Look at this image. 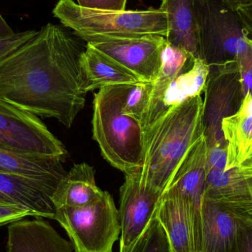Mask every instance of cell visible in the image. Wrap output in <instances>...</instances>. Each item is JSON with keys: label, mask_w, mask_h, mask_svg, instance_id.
Segmentation results:
<instances>
[{"label": "cell", "mask_w": 252, "mask_h": 252, "mask_svg": "<svg viewBox=\"0 0 252 252\" xmlns=\"http://www.w3.org/2000/svg\"><path fill=\"white\" fill-rule=\"evenodd\" d=\"M156 219L164 230L170 252H194L186 204L176 187L169 186L161 195Z\"/></svg>", "instance_id": "cell-15"}, {"label": "cell", "mask_w": 252, "mask_h": 252, "mask_svg": "<svg viewBox=\"0 0 252 252\" xmlns=\"http://www.w3.org/2000/svg\"><path fill=\"white\" fill-rule=\"evenodd\" d=\"M27 217L38 218V215L19 204L0 203V226L22 220Z\"/></svg>", "instance_id": "cell-28"}, {"label": "cell", "mask_w": 252, "mask_h": 252, "mask_svg": "<svg viewBox=\"0 0 252 252\" xmlns=\"http://www.w3.org/2000/svg\"><path fill=\"white\" fill-rule=\"evenodd\" d=\"M86 93L97 89L143 82L135 74L87 44L81 59Z\"/></svg>", "instance_id": "cell-16"}, {"label": "cell", "mask_w": 252, "mask_h": 252, "mask_svg": "<svg viewBox=\"0 0 252 252\" xmlns=\"http://www.w3.org/2000/svg\"><path fill=\"white\" fill-rule=\"evenodd\" d=\"M230 7L238 10L239 7L252 6V0H223Z\"/></svg>", "instance_id": "cell-34"}, {"label": "cell", "mask_w": 252, "mask_h": 252, "mask_svg": "<svg viewBox=\"0 0 252 252\" xmlns=\"http://www.w3.org/2000/svg\"><path fill=\"white\" fill-rule=\"evenodd\" d=\"M203 100V129L207 147H226L221 124L236 114L244 101V87L236 61L211 68Z\"/></svg>", "instance_id": "cell-7"}, {"label": "cell", "mask_w": 252, "mask_h": 252, "mask_svg": "<svg viewBox=\"0 0 252 252\" xmlns=\"http://www.w3.org/2000/svg\"><path fill=\"white\" fill-rule=\"evenodd\" d=\"M128 87H105L95 93L92 121L93 138L102 155L125 174L141 168L145 148V133L140 122L123 112Z\"/></svg>", "instance_id": "cell-3"}, {"label": "cell", "mask_w": 252, "mask_h": 252, "mask_svg": "<svg viewBox=\"0 0 252 252\" xmlns=\"http://www.w3.org/2000/svg\"><path fill=\"white\" fill-rule=\"evenodd\" d=\"M85 48L60 25L47 24L0 62V98L70 127L86 103Z\"/></svg>", "instance_id": "cell-1"}, {"label": "cell", "mask_w": 252, "mask_h": 252, "mask_svg": "<svg viewBox=\"0 0 252 252\" xmlns=\"http://www.w3.org/2000/svg\"><path fill=\"white\" fill-rule=\"evenodd\" d=\"M230 252H252V219L242 217L238 220Z\"/></svg>", "instance_id": "cell-27"}, {"label": "cell", "mask_w": 252, "mask_h": 252, "mask_svg": "<svg viewBox=\"0 0 252 252\" xmlns=\"http://www.w3.org/2000/svg\"><path fill=\"white\" fill-rule=\"evenodd\" d=\"M78 37L133 72L143 82L154 83L157 79L161 54L167 44L165 37L157 35Z\"/></svg>", "instance_id": "cell-9"}, {"label": "cell", "mask_w": 252, "mask_h": 252, "mask_svg": "<svg viewBox=\"0 0 252 252\" xmlns=\"http://www.w3.org/2000/svg\"><path fill=\"white\" fill-rule=\"evenodd\" d=\"M66 28L78 35H167V13L161 9L145 10H94L73 0H59L53 10Z\"/></svg>", "instance_id": "cell-4"}, {"label": "cell", "mask_w": 252, "mask_h": 252, "mask_svg": "<svg viewBox=\"0 0 252 252\" xmlns=\"http://www.w3.org/2000/svg\"><path fill=\"white\" fill-rule=\"evenodd\" d=\"M153 89L154 84L151 82L129 85L124 96L123 112L133 117L141 124L149 105Z\"/></svg>", "instance_id": "cell-24"}, {"label": "cell", "mask_w": 252, "mask_h": 252, "mask_svg": "<svg viewBox=\"0 0 252 252\" xmlns=\"http://www.w3.org/2000/svg\"><path fill=\"white\" fill-rule=\"evenodd\" d=\"M104 191L97 187L94 169L87 163L76 164L60 181L52 201L60 207H79L101 198Z\"/></svg>", "instance_id": "cell-22"}, {"label": "cell", "mask_w": 252, "mask_h": 252, "mask_svg": "<svg viewBox=\"0 0 252 252\" xmlns=\"http://www.w3.org/2000/svg\"><path fill=\"white\" fill-rule=\"evenodd\" d=\"M0 147L20 154L64 159L66 151L38 117L0 98Z\"/></svg>", "instance_id": "cell-8"}, {"label": "cell", "mask_w": 252, "mask_h": 252, "mask_svg": "<svg viewBox=\"0 0 252 252\" xmlns=\"http://www.w3.org/2000/svg\"><path fill=\"white\" fill-rule=\"evenodd\" d=\"M56 189L32 179L0 172V194L32 210L39 218H54L56 207L52 197Z\"/></svg>", "instance_id": "cell-18"}, {"label": "cell", "mask_w": 252, "mask_h": 252, "mask_svg": "<svg viewBox=\"0 0 252 252\" xmlns=\"http://www.w3.org/2000/svg\"><path fill=\"white\" fill-rule=\"evenodd\" d=\"M15 33H16V32L9 26L5 19L2 17L1 13H0V39H1V38L11 36V35H13V34Z\"/></svg>", "instance_id": "cell-33"}, {"label": "cell", "mask_w": 252, "mask_h": 252, "mask_svg": "<svg viewBox=\"0 0 252 252\" xmlns=\"http://www.w3.org/2000/svg\"><path fill=\"white\" fill-rule=\"evenodd\" d=\"M193 5L200 59L210 69L235 62L250 37L238 10L223 0H194Z\"/></svg>", "instance_id": "cell-5"}, {"label": "cell", "mask_w": 252, "mask_h": 252, "mask_svg": "<svg viewBox=\"0 0 252 252\" xmlns=\"http://www.w3.org/2000/svg\"><path fill=\"white\" fill-rule=\"evenodd\" d=\"M210 68L202 59H194L192 64L177 78L162 84H154L146 112L141 121L146 133L172 109L196 96L205 90Z\"/></svg>", "instance_id": "cell-12"}, {"label": "cell", "mask_w": 252, "mask_h": 252, "mask_svg": "<svg viewBox=\"0 0 252 252\" xmlns=\"http://www.w3.org/2000/svg\"><path fill=\"white\" fill-rule=\"evenodd\" d=\"M201 95L172 109L145 133L142 179L161 193L192 145L204 135Z\"/></svg>", "instance_id": "cell-2"}, {"label": "cell", "mask_w": 252, "mask_h": 252, "mask_svg": "<svg viewBox=\"0 0 252 252\" xmlns=\"http://www.w3.org/2000/svg\"><path fill=\"white\" fill-rule=\"evenodd\" d=\"M53 220L66 231L75 252H113L121 235L119 212L107 191L87 205L56 209Z\"/></svg>", "instance_id": "cell-6"}, {"label": "cell", "mask_w": 252, "mask_h": 252, "mask_svg": "<svg viewBox=\"0 0 252 252\" xmlns=\"http://www.w3.org/2000/svg\"><path fill=\"white\" fill-rule=\"evenodd\" d=\"M130 252H170L165 234L156 218Z\"/></svg>", "instance_id": "cell-25"}, {"label": "cell", "mask_w": 252, "mask_h": 252, "mask_svg": "<svg viewBox=\"0 0 252 252\" xmlns=\"http://www.w3.org/2000/svg\"><path fill=\"white\" fill-rule=\"evenodd\" d=\"M227 162V148L215 146L208 148L207 151V170L217 169L224 170Z\"/></svg>", "instance_id": "cell-31"}, {"label": "cell", "mask_w": 252, "mask_h": 252, "mask_svg": "<svg viewBox=\"0 0 252 252\" xmlns=\"http://www.w3.org/2000/svg\"><path fill=\"white\" fill-rule=\"evenodd\" d=\"M207 140L204 135L192 145L169 186L177 188L185 200L193 238L194 252H201L202 204L207 175Z\"/></svg>", "instance_id": "cell-11"}, {"label": "cell", "mask_w": 252, "mask_h": 252, "mask_svg": "<svg viewBox=\"0 0 252 252\" xmlns=\"http://www.w3.org/2000/svg\"><path fill=\"white\" fill-rule=\"evenodd\" d=\"M238 11L249 35L252 38V6L239 7Z\"/></svg>", "instance_id": "cell-32"}, {"label": "cell", "mask_w": 252, "mask_h": 252, "mask_svg": "<svg viewBox=\"0 0 252 252\" xmlns=\"http://www.w3.org/2000/svg\"><path fill=\"white\" fill-rule=\"evenodd\" d=\"M63 160L20 154L0 147V172L32 179L56 189L66 174Z\"/></svg>", "instance_id": "cell-17"}, {"label": "cell", "mask_w": 252, "mask_h": 252, "mask_svg": "<svg viewBox=\"0 0 252 252\" xmlns=\"http://www.w3.org/2000/svg\"><path fill=\"white\" fill-rule=\"evenodd\" d=\"M193 60L186 52L166 44L161 54L158 76L154 84H165L175 79L192 64Z\"/></svg>", "instance_id": "cell-23"}, {"label": "cell", "mask_w": 252, "mask_h": 252, "mask_svg": "<svg viewBox=\"0 0 252 252\" xmlns=\"http://www.w3.org/2000/svg\"><path fill=\"white\" fill-rule=\"evenodd\" d=\"M120 191V252H130L155 219L162 193L145 182L140 168L126 173Z\"/></svg>", "instance_id": "cell-10"}, {"label": "cell", "mask_w": 252, "mask_h": 252, "mask_svg": "<svg viewBox=\"0 0 252 252\" xmlns=\"http://www.w3.org/2000/svg\"><path fill=\"white\" fill-rule=\"evenodd\" d=\"M204 198L252 219V159L226 171L208 169Z\"/></svg>", "instance_id": "cell-13"}, {"label": "cell", "mask_w": 252, "mask_h": 252, "mask_svg": "<svg viewBox=\"0 0 252 252\" xmlns=\"http://www.w3.org/2000/svg\"><path fill=\"white\" fill-rule=\"evenodd\" d=\"M78 5L94 10L121 11L126 10L127 0H77Z\"/></svg>", "instance_id": "cell-30"}, {"label": "cell", "mask_w": 252, "mask_h": 252, "mask_svg": "<svg viewBox=\"0 0 252 252\" xmlns=\"http://www.w3.org/2000/svg\"><path fill=\"white\" fill-rule=\"evenodd\" d=\"M227 146V162L224 171L252 159V95L245 94L238 112L224 118L221 124Z\"/></svg>", "instance_id": "cell-21"}, {"label": "cell", "mask_w": 252, "mask_h": 252, "mask_svg": "<svg viewBox=\"0 0 252 252\" xmlns=\"http://www.w3.org/2000/svg\"><path fill=\"white\" fill-rule=\"evenodd\" d=\"M70 241L59 232L43 218L22 219L7 227L5 252H72Z\"/></svg>", "instance_id": "cell-14"}, {"label": "cell", "mask_w": 252, "mask_h": 252, "mask_svg": "<svg viewBox=\"0 0 252 252\" xmlns=\"http://www.w3.org/2000/svg\"><path fill=\"white\" fill-rule=\"evenodd\" d=\"M244 87V94L250 93L252 95V38L247 39V47L238 55L236 59Z\"/></svg>", "instance_id": "cell-26"}, {"label": "cell", "mask_w": 252, "mask_h": 252, "mask_svg": "<svg viewBox=\"0 0 252 252\" xmlns=\"http://www.w3.org/2000/svg\"><path fill=\"white\" fill-rule=\"evenodd\" d=\"M194 0H162L160 9L167 13V44L200 59Z\"/></svg>", "instance_id": "cell-19"}, {"label": "cell", "mask_w": 252, "mask_h": 252, "mask_svg": "<svg viewBox=\"0 0 252 252\" xmlns=\"http://www.w3.org/2000/svg\"><path fill=\"white\" fill-rule=\"evenodd\" d=\"M0 203H12V204H14V203L11 202L8 198H6L1 194H0Z\"/></svg>", "instance_id": "cell-35"}, {"label": "cell", "mask_w": 252, "mask_h": 252, "mask_svg": "<svg viewBox=\"0 0 252 252\" xmlns=\"http://www.w3.org/2000/svg\"><path fill=\"white\" fill-rule=\"evenodd\" d=\"M242 217L204 198L201 252H230L238 220Z\"/></svg>", "instance_id": "cell-20"}, {"label": "cell", "mask_w": 252, "mask_h": 252, "mask_svg": "<svg viewBox=\"0 0 252 252\" xmlns=\"http://www.w3.org/2000/svg\"><path fill=\"white\" fill-rule=\"evenodd\" d=\"M38 31H24V32H16L11 36L0 39V62L5 59L9 55L16 51L19 47H22L25 43L28 42L31 38L36 35Z\"/></svg>", "instance_id": "cell-29"}]
</instances>
